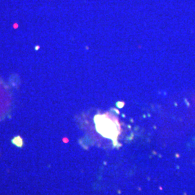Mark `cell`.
I'll return each mask as SVG.
<instances>
[{
    "mask_svg": "<svg viewBox=\"0 0 195 195\" xmlns=\"http://www.w3.org/2000/svg\"><path fill=\"white\" fill-rule=\"evenodd\" d=\"M13 142L18 147H21L22 145V140L20 137H14L13 140Z\"/></svg>",
    "mask_w": 195,
    "mask_h": 195,
    "instance_id": "7a4b0ae2",
    "label": "cell"
},
{
    "mask_svg": "<svg viewBox=\"0 0 195 195\" xmlns=\"http://www.w3.org/2000/svg\"><path fill=\"white\" fill-rule=\"evenodd\" d=\"M96 129L105 138L116 140L120 134V125L117 118L109 114L97 115L95 117Z\"/></svg>",
    "mask_w": 195,
    "mask_h": 195,
    "instance_id": "6da1fadb",
    "label": "cell"
}]
</instances>
